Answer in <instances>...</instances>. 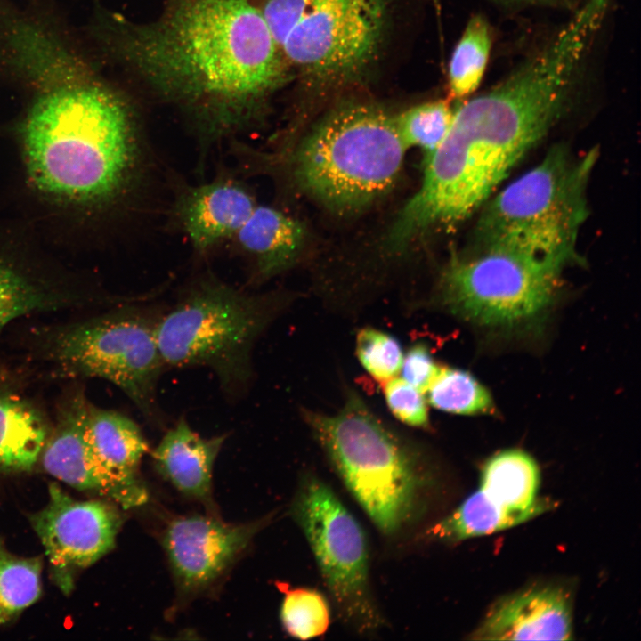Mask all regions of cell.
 Returning a JSON list of instances; mask_svg holds the SVG:
<instances>
[{
    "mask_svg": "<svg viewBox=\"0 0 641 641\" xmlns=\"http://www.w3.org/2000/svg\"><path fill=\"white\" fill-rule=\"evenodd\" d=\"M100 21L109 50L184 116L202 159L254 126L285 78L286 62L249 0H165L148 21L116 13Z\"/></svg>",
    "mask_w": 641,
    "mask_h": 641,
    "instance_id": "6da1fadb",
    "label": "cell"
},
{
    "mask_svg": "<svg viewBox=\"0 0 641 641\" xmlns=\"http://www.w3.org/2000/svg\"><path fill=\"white\" fill-rule=\"evenodd\" d=\"M4 43L11 66L37 91L23 131L34 184L65 199L138 207L154 158L136 106L39 22L14 20Z\"/></svg>",
    "mask_w": 641,
    "mask_h": 641,
    "instance_id": "7a4b0ae2",
    "label": "cell"
},
{
    "mask_svg": "<svg viewBox=\"0 0 641 641\" xmlns=\"http://www.w3.org/2000/svg\"><path fill=\"white\" fill-rule=\"evenodd\" d=\"M596 20L577 12L542 49L489 91L454 111L423 181L385 238L401 252L429 231L470 216L562 116Z\"/></svg>",
    "mask_w": 641,
    "mask_h": 641,
    "instance_id": "3957f363",
    "label": "cell"
},
{
    "mask_svg": "<svg viewBox=\"0 0 641 641\" xmlns=\"http://www.w3.org/2000/svg\"><path fill=\"white\" fill-rule=\"evenodd\" d=\"M407 149L394 117L364 103L333 109L288 153L269 154L240 140L230 145L244 177L286 166L292 184L340 215L384 197L399 176Z\"/></svg>",
    "mask_w": 641,
    "mask_h": 641,
    "instance_id": "277c9868",
    "label": "cell"
},
{
    "mask_svg": "<svg viewBox=\"0 0 641 641\" xmlns=\"http://www.w3.org/2000/svg\"><path fill=\"white\" fill-rule=\"evenodd\" d=\"M303 416L336 474L384 535L399 534L418 520L434 475L417 444L353 390L336 413L304 410Z\"/></svg>",
    "mask_w": 641,
    "mask_h": 641,
    "instance_id": "5b68a950",
    "label": "cell"
},
{
    "mask_svg": "<svg viewBox=\"0 0 641 641\" xmlns=\"http://www.w3.org/2000/svg\"><path fill=\"white\" fill-rule=\"evenodd\" d=\"M158 314L121 303L107 312L28 334V355L52 377H97L117 385L150 424L161 426L157 386L165 363L157 338Z\"/></svg>",
    "mask_w": 641,
    "mask_h": 641,
    "instance_id": "8992f818",
    "label": "cell"
},
{
    "mask_svg": "<svg viewBox=\"0 0 641 641\" xmlns=\"http://www.w3.org/2000/svg\"><path fill=\"white\" fill-rule=\"evenodd\" d=\"M278 293L251 294L212 273L196 278L156 323L166 367H206L228 394H240L252 377L256 339L284 308Z\"/></svg>",
    "mask_w": 641,
    "mask_h": 641,
    "instance_id": "52a82bcc",
    "label": "cell"
},
{
    "mask_svg": "<svg viewBox=\"0 0 641 641\" xmlns=\"http://www.w3.org/2000/svg\"><path fill=\"white\" fill-rule=\"evenodd\" d=\"M597 150L573 157L555 146L532 169L484 207L475 249H510L566 264L578 258L579 231L587 218V188Z\"/></svg>",
    "mask_w": 641,
    "mask_h": 641,
    "instance_id": "ba28073f",
    "label": "cell"
},
{
    "mask_svg": "<svg viewBox=\"0 0 641 641\" xmlns=\"http://www.w3.org/2000/svg\"><path fill=\"white\" fill-rule=\"evenodd\" d=\"M566 264L510 249L473 250L442 274L438 302L450 313L504 332L536 329L557 296Z\"/></svg>",
    "mask_w": 641,
    "mask_h": 641,
    "instance_id": "9c48e42d",
    "label": "cell"
},
{
    "mask_svg": "<svg viewBox=\"0 0 641 641\" xmlns=\"http://www.w3.org/2000/svg\"><path fill=\"white\" fill-rule=\"evenodd\" d=\"M258 8L286 64L336 83L356 77L376 57L386 0H264Z\"/></svg>",
    "mask_w": 641,
    "mask_h": 641,
    "instance_id": "30bf717a",
    "label": "cell"
},
{
    "mask_svg": "<svg viewBox=\"0 0 641 641\" xmlns=\"http://www.w3.org/2000/svg\"><path fill=\"white\" fill-rule=\"evenodd\" d=\"M291 513L339 618L358 634L376 632L384 618L370 588L368 540L359 521L312 474L301 478Z\"/></svg>",
    "mask_w": 641,
    "mask_h": 641,
    "instance_id": "8fae6325",
    "label": "cell"
},
{
    "mask_svg": "<svg viewBox=\"0 0 641 641\" xmlns=\"http://www.w3.org/2000/svg\"><path fill=\"white\" fill-rule=\"evenodd\" d=\"M48 493L47 504L29 522L45 548L53 583L69 596L78 573L114 548L122 517L110 503L77 500L55 483Z\"/></svg>",
    "mask_w": 641,
    "mask_h": 641,
    "instance_id": "7c38bea8",
    "label": "cell"
},
{
    "mask_svg": "<svg viewBox=\"0 0 641 641\" xmlns=\"http://www.w3.org/2000/svg\"><path fill=\"white\" fill-rule=\"evenodd\" d=\"M169 180L167 224L185 236L199 257L228 244L258 204L242 175L227 169L221 168L211 180L198 184L177 175Z\"/></svg>",
    "mask_w": 641,
    "mask_h": 641,
    "instance_id": "4fadbf2b",
    "label": "cell"
},
{
    "mask_svg": "<svg viewBox=\"0 0 641 641\" xmlns=\"http://www.w3.org/2000/svg\"><path fill=\"white\" fill-rule=\"evenodd\" d=\"M266 519L225 523L215 516H177L166 525L163 545L179 591L199 593L223 576Z\"/></svg>",
    "mask_w": 641,
    "mask_h": 641,
    "instance_id": "5bb4252c",
    "label": "cell"
},
{
    "mask_svg": "<svg viewBox=\"0 0 641 641\" xmlns=\"http://www.w3.org/2000/svg\"><path fill=\"white\" fill-rule=\"evenodd\" d=\"M62 393L39 461L44 470L68 485L112 499L123 508L142 506L93 458L85 434L90 402L78 380Z\"/></svg>",
    "mask_w": 641,
    "mask_h": 641,
    "instance_id": "9a60e30c",
    "label": "cell"
},
{
    "mask_svg": "<svg viewBox=\"0 0 641 641\" xmlns=\"http://www.w3.org/2000/svg\"><path fill=\"white\" fill-rule=\"evenodd\" d=\"M572 621L568 593L556 585H539L499 599L470 638L569 640Z\"/></svg>",
    "mask_w": 641,
    "mask_h": 641,
    "instance_id": "2e32d148",
    "label": "cell"
},
{
    "mask_svg": "<svg viewBox=\"0 0 641 641\" xmlns=\"http://www.w3.org/2000/svg\"><path fill=\"white\" fill-rule=\"evenodd\" d=\"M305 242L306 230L298 219L258 203L228 244L247 263L250 283H260L291 268Z\"/></svg>",
    "mask_w": 641,
    "mask_h": 641,
    "instance_id": "e0dca14e",
    "label": "cell"
},
{
    "mask_svg": "<svg viewBox=\"0 0 641 641\" xmlns=\"http://www.w3.org/2000/svg\"><path fill=\"white\" fill-rule=\"evenodd\" d=\"M85 434L100 467L143 505L148 492L138 477V470L149 447L139 426L123 413L90 402Z\"/></svg>",
    "mask_w": 641,
    "mask_h": 641,
    "instance_id": "ac0fdd59",
    "label": "cell"
},
{
    "mask_svg": "<svg viewBox=\"0 0 641 641\" xmlns=\"http://www.w3.org/2000/svg\"><path fill=\"white\" fill-rule=\"evenodd\" d=\"M50 420L17 377L0 368V471L26 472L38 463Z\"/></svg>",
    "mask_w": 641,
    "mask_h": 641,
    "instance_id": "d6986e66",
    "label": "cell"
},
{
    "mask_svg": "<svg viewBox=\"0 0 641 641\" xmlns=\"http://www.w3.org/2000/svg\"><path fill=\"white\" fill-rule=\"evenodd\" d=\"M226 435L204 438L182 418L152 453L157 470L184 495L204 503L212 500L215 461Z\"/></svg>",
    "mask_w": 641,
    "mask_h": 641,
    "instance_id": "ffe728a7",
    "label": "cell"
},
{
    "mask_svg": "<svg viewBox=\"0 0 641 641\" xmlns=\"http://www.w3.org/2000/svg\"><path fill=\"white\" fill-rule=\"evenodd\" d=\"M105 299L61 288L0 260V335L20 318L92 307L106 303Z\"/></svg>",
    "mask_w": 641,
    "mask_h": 641,
    "instance_id": "44dd1931",
    "label": "cell"
},
{
    "mask_svg": "<svg viewBox=\"0 0 641 641\" xmlns=\"http://www.w3.org/2000/svg\"><path fill=\"white\" fill-rule=\"evenodd\" d=\"M539 485L534 459L523 450H507L485 463L479 490L493 505L531 519L548 506L536 498Z\"/></svg>",
    "mask_w": 641,
    "mask_h": 641,
    "instance_id": "7402d4cb",
    "label": "cell"
},
{
    "mask_svg": "<svg viewBox=\"0 0 641 641\" xmlns=\"http://www.w3.org/2000/svg\"><path fill=\"white\" fill-rule=\"evenodd\" d=\"M528 520L523 515L493 505L478 490L452 513L430 526L424 535L435 541L456 543L469 538L491 534Z\"/></svg>",
    "mask_w": 641,
    "mask_h": 641,
    "instance_id": "603a6c76",
    "label": "cell"
},
{
    "mask_svg": "<svg viewBox=\"0 0 641 641\" xmlns=\"http://www.w3.org/2000/svg\"><path fill=\"white\" fill-rule=\"evenodd\" d=\"M41 556L12 554L0 539V625L14 620L42 593Z\"/></svg>",
    "mask_w": 641,
    "mask_h": 641,
    "instance_id": "cb8c5ba5",
    "label": "cell"
},
{
    "mask_svg": "<svg viewBox=\"0 0 641 641\" xmlns=\"http://www.w3.org/2000/svg\"><path fill=\"white\" fill-rule=\"evenodd\" d=\"M491 46L490 26L482 15L468 21L452 53L449 67L450 93L461 99L473 92L483 78Z\"/></svg>",
    "mask_w": 641,
    "mask_h": 641,
    "instance_id": "d4e9b609",
    "label": "cell"
},
{
    "mask_svg": "<svg viewBox=\"0 0 641 641\" xmlns=\"http://www.w3.org/2000/svg\"><path fill=\"white\" fill-rule=\"evenodd\" d=\"M425 394L431 406L451 414H484L493 407L489 392L470 373L451 367L439 366Z\"/></svg>",
    "mask_w": 641,
    "mask_h": 641,
    "instance_id": "484cf974",
    "label": "cell"
},
{
    "mask_svg": "<svg viewBox=\"0 0 641 641\" xmlns=\"http://www.w3.org/2000/svg\"><path fill=\"white\" fill-rule=\"evenodd\" d=\"M278 588L283 593L280 619L287 634L309 640L326 633L330 624V607L321 592L280 582Z\"/></svg>",
    "mask_w": 641,
    "mask_h": 641,
    "instance_id": "4316f807",
    "label": "cell"
},
{
    "mask_svg": "<svg viewBox=\"0 0 641 641\" xmlns=\"http://www.w3.org/2000/svg\"><path fill=\"white\" fill-rule=\"evenodd\" d=\"M453 115L448 102L435 101L414 106L394 120L406 147H418L428 156L445 138Z\"/></svg>",
    "mask_w": 641,
    "mask_h": 641,
    "instance_id": "83f0119b",
    "label": "cell"
},
{
    "mask_svg": "<svg viewBox=\"0 0 641 641\" xmlns=\"http://www.w3.org/2000/svg\"><path fill=\"white\" fill-rule=\"evenodd\" d=\"M355 351L363 369L380 382L396 377L401 370L402 349L400 342L389 333L371 327L359 329Z\"/></svg>",
    "mask_w": 641,
    "mask_h": 641,
    "instance_id": "f1b7e54d",
    "label": "cell"
},
{
    "mask_svg": "<svg viewBox=\"0 0 641 641\" xmlns=\"http://www.w3.org/2000/svg\"><path fill=\"white\" fill-rule=\"evenodd\" d=\"M384 383V397L391 413L409 426L428 428L430 420L424 393L397 377Z\"/></svg>",
    "mask_w": 641,
    "mask_h": 641,
    "instance_id": "f546056e",
    "label": "cell"
},
{
    "mask_svg": "<svg viewBox=\"0 0 641 641\" xmlns=\"http://www.w3.org/2000/svg\"><path fill=\"white\" fill-rule=\"evenodd\" d=\"M439 366L427 345L418 342L412 345L406 352L400 371H402V378L425 394Z\"/></svg>",
    "mask_w": 641,
    "mask_h": 641,
    "instance_id": "4dcf8cb0",
    "label": "cell"
}]
</instances>
